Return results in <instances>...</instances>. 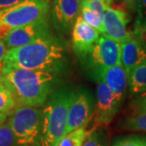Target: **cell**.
<instances>
[{
  "label": "cell",
  "instance_id": "cell-1",
  "mask_svg": "<svg viewBox=\"0 0 146 146\" xmlns=\"http://www.w3.org/2000/svg\"><path fill=\"white\" fill-rule=\"evenodd\" d=\"M54 80L55 75L51 72L3 66L0 82L12 94L16 107L38 108L53 92Z\"/></svg>",
  "mask_w": 146,
  "mask_h": 146
},
{
  "label": "cell",
  "instance_id": "cell-2",
  "mask_svg": "<svg viewBox=\"0 0 146 146\" xmlns=\"http://www.w3.org/2000/svg\"><path fill=\"white\" fill-rule=\"evenodd\" d=\"M64 60V48L59 40L49 34L29 45L9 49L3 67L55 72Z\"/></svg>",
  "mask_w": 146,
  "mask_h": 146
},
{
  "label": "cell",
  "instance_id": "cell-3",
  "mask_svg": "<svg viewBox=\"0 0 146 146\" xmlns=\"http://www.w3.org/2000/svg\"><path fill=\"white\" fill-rule=\"evenodd\" d=\"M76 93L63 88L52 92L43 109L42 136L39 146H57L64 136L69 107Z\"/></svg>",
  "mask_w": 146,
  "mask_h": 146
},
{
  "label": "cell",
  "instance_id": "cell-4",
  "mask_svg": "<svg viewBox=\"0 0 146 146\" xmlns=\"http://www.w3.org/2000/svg\"><path fill=\"white\" fill-rule=\"evenodd\" d=\"M42 117L43 109L16 107L8 119L16 136V146H39Z\"/></svg>",
  "mask_w": 146,
  "mask_h": 146
},
{
  "label": "cell",
  "instance_id": "cell-5",
  "mask_svg": "<svg viewBox=\"0 0 146 146\" xmlns=\"http://www.w3.org/2000/svg\"><path fill=\"white\" fill-rule=\"evenodd\" d=\"M51 0H22L18 4L0 11V23L12 29L47 18Z\"/></svg>",
  "mask_w": 146,
  "mask_h": 146
},
{
  "label": "cell",
  "instance_id": "cell-6",
  "mask_svg": "<svg viewBox=\"0 0 146 146\" xmlns=\"http://www.w3.org/2000/svg\"><path fill=\"white\" fill-rule=\"evenodd\" d=\"M85 59L94 72L122 63L121 43L102 34Z\"/></svg>",
  "mask_w": 146,
  "mask_h": 146
},
{
  "label": "cell",
  "instance_id": "cell-7",
  "mask_svg": "<svg viewBox=\"0 0 146 146\" xmlns=\"http://www.w3.org/2000/svg\"><path fill=\"white\" fill-rule=\"evenodd\" d=\"M94 112V99L89 90H78L69 107L65 134L85 127Z\"/></svg>",
  "mask_w": 146,
  "mask_h": 146
},
{
  "label": "cell",
  "instance_id": "cell-8",
  "mask_svg": "<svg viewBox=\"0 0 146 146\" xmlns=\"http://www.w3.org/2000/svg\"><path fill=\"white\" fill-rule=\"evenodd\" d=\"M49 34H50V25L46 18L25 26L12 29L4 42L9 50L29 45Z\"/></svg>",
  "mask_w": 146,
  "mask_h": 146
},
{
  "label": "cell",
  "instance_id": "cell-9",
  "mask_svg": "<svg viewBox=\"0 0 146 146\" xmlns=\"http://www.w3.org/2000/svg\"><path fill=\"white\" fill-rule=\"evenodd\" d=\"M120 105L106 84L98 80L97 105L93 115L95 123L97 125L108 124L118 113Z\"/></svg>",
  "mask_w": 146,
  "mask_h": 146
},
{
  "label": "cell",
  "instance_id": "cell-10",
  "mask_svg": "<svg viewBox=\"0 0 146 146\" xmlns=\"http://www.w3.org/2000/svg\"><path fill=\"white\" fill-rule=\"evenodd\" d=\"M101 33L84 22L78 16L72 28V42L75 53L80 58H86L96 42L98 41Z\"/></svg>",
  "mask_w": 146,
  "mask_h": 146
},
{
  "label": "cell",
  "instance_id": "cell-11",
  "mask_svg": "<svg viewBox=\"0 0 146 146\" xmlns=\"http://www.w3.org/2000/svg\"><path fill=\"white\" fill-rule=\"evenodd\" d=\"M128 22L129 19L126 12L110 7L106 11L103 17V35L120 43L129 40L133 36L127 30Z\"/></svg>",
  "mask_w": 146,
  "mask_h": 146
},
{
  "label": "cell",
  "instance_id": "cell-12",
  "mask_svg": "<svg viewBox=\"0 0 146 146\" xmlns=\"http://www.w3.org/2000/svg\"><path fill=\"white\" fill-rule=\"evenodd\" d=\"M96 79L106 84L115 94L116 99L121 103L128 85V76L122 63L111 68L102 69L94 72Z\"/></svg>",
  "mask_w": 146,
  "mask_h": 146
},
{
  "label": "cell",
  "instance_id": "cell-13",
  "mask_svg": "<svg viewBox=\"0 0 146 146\" xmlns=\"http://www.w3.org/2000/svg\"><path fill=\"white\" fill-rule=\"evenodd\" d=\"M81 0H53L52 19L54 25L68 30L78 18Z\"/></svg>",
  "mask_w": 146,
  "mask_h": 146
},
{
  "label": "cell",
  "instance_id": "cell-14",
  "mask_svg": "<svg viewBox=\"0 0 146 146\" xmlns=\"http://www.w3.org/2000/svg\"><path fill=\"white\" fill-rule=\"evenodd\" d=\"M146 60V45L133 36L121 43V63L127 76L131 72Z\"/></svg>",
  "mask_w": 146,
  "mask_h": 146
},
{
  "label": "cell",
  "instance_id": "cell-15",
  "mask_svg": "<svg viewBox=\"0 0 146 146\" xmlns=\"http://www.w3.org/2000/svg\"><path fill=\"white\" fill-rule=\"evenodd\" d=\"M128 86L131 95L146 92V60L134 68L128 76Z\"/></svg>",
  "mask_w": 146,
  "mask_h": 146
},
{
  "label": "cell",
  "instance_id": "cell-16",
  "mask_svg": "<svg viewBox=\"0 0 146 146\" xmlns=\"http://www.w3.org/2000/svg\"><path fill=\"white\" fill-rule=\"evenodd\" d=\"M88 132L85 127H80L66 134L58 142L57 146H82Z\"/></svg>",
  "mask_w": 146,
  "mask_h": 146
},
{
  "label": "cell",
  "instance_id": "cell-17",
  "mask_svg": "<svg viewBox=\"0 0 146 146\" xmlns=\"http://www.w3.org/2000/svg\"><path fill=\"white\" fill-rule=\"evenodd\" d=\"M16 108V102L12 94L3 84H0V113L11 115Z\"/></svg>",
  "mask_w": 146,
  "mask_h": 146
},
{
  "label": "cell",
  "instance_id": "cell-18",
  "mask_svg": "<svg viewBox=\"0 0 146 146\" xmlns=\"http://www.w3.org/2000/svg\"><path fill=\"white\" fill-rule=\"evenodd\" d=\"M123 126L127 129L146 131V112L138 111L135 115L128 117Z\"/></svg>",
  "mask_w": 146,
  "mask_h": 146
},
{
  "label": "cell",
  "instance_id": "cell-19",
  "mask_svg": "<svg viewBox=\"0 0 146 146\" xmlns=\"http://www.w3.org/2000/svg\"><path fill=\"white\" fill-rule=\"evenodd\" d=\"M81 9V17L84 22H86L91 27L96 29L97 30L103 34L104 33V27H103V20L97 16L93 11L88 9L87 7H80Z\"/></svg>",
  "mask_w": 146,
  "mask_h": 146
},
{
  "label": "cell",
  "instance_id": "cell-20",
  "mask_svg": "<svg viewBox=\"0 0 146 146\" xmlns=\"http://www.w3.org/2000/svg\"><path fill=\"white\" fill-rule=\"evenodd\" d=\"M0 146H16V136L9 120L0 126Z\"/></svg>",
  "mask_w": 146,
  "mask_h": 146
},
{
  "label": "cell",
  "instance_id": "cell-21",
  "mask_svg": "<svg viewBox=\"0 0 146 146\" xmlns=\"http://www.w3.org/2000/svg\"><path fill=\"white\" fill-rule=\"evenodd\" d=\"M80 7H87L88 9L93 11L102 20H103L106 11L108 7H110L109 5L98 0H81Z\"/></svg>",
  "mask_w": 146,
  "mask_h": 146
},
{
  "label": "cell",
  "instance_id": "cell-22",
  "mask_svg": "<svg viewBox=\"0 0 146 146\" xmlns=\"http://www.w3.org/2000/svg\"><path fill=\"white\" fill-rule=\"evenodd\" d=\"M113 146H146V136H131L120 139Z\"/></svg>",
  "mask_w": 146,
  "mask_h": 146
},
{
  "label": "cell",
  "instance_id": "cell-23",
  "mask_svg": "<svg viewBox=\"0 0 146 146\" xmlns=\"http://www.w3.org/2000/svg\"><path fill=\"white\" fill-rule=\"evenodd\" d=\"M82 146H105V141L98 131H93L88 132Z\"/></svg>",
  "mask_w": 146,
  "mask_h": 146
},
{
  "label": "cell",
  "instance_id": "cell-24",
  "mask_svg": "<svg viewBox=\"0 0 146 146\" xmlns=\"http://www.w3.org/2000/svg\"><path fill=\"white\" fill-rule=\"evenodd\" d=\"M135 34L138 39L146 45V19L138 20L135 28Z\"/></svg>",
  "mask_w": 146,
  "mask_h": 146
},
{
  "label": "cell",
  "instance_id": "cell-25",
  "mask_svg": "<svg viewBox=\"0 0 146 146\" xmlns=\"http://www.w3.org/2000/svg\"><path fill=\"white\" fill-rule=\"evenodd\" d=\"M136 106L139 109V111L146 112V92L140 95V97L136 99Z\"/></svg>",
  "mask_w": 146,
  "mask_h": 146
},
{
  "label": "cell",
  "instance_id": "cell-26",
  "mask_svg": "<svg viewBox=\"0 0 146 146\" xmlns=\"http://www.w3.org/2000/svg\"><path fill=\"white\" fill-rule=\"evenodd\" d=\"M22 0H0V11L18 4Z\"/></svg>",
  "mask_w": 146,
  "mask_h": 146
},
{
  "label": "cell",
  "instance_id": "cell-27",
  "mask_svg": "<svg viewBox=\"0 0 146 146\" xmlns=\"http://www.w3.org/2000/svg\"><path fill=\"white\" fill-rule=\"evenodd\" d=\"M11 29H12V28H11L10 26L0 23V39L4 40L6 37L8 36Z\"/></svg>",
  "mask_w": 146,
  "mask_h": 146
},
{
  "label": "cell",
  "instance_id": "cell-28",
  "mask_svg": "<svg viewBox=\"0 0 146 146\" xmlns=\"http://www.w3.org/2000/svg\"><path fill=\"white\" fill-rule=\"evenodd\" d=\"M7 50H8V48L7 47L4 40L0 39V63L3 62L4 58L7 53Z\"/></svg>",
  "mask_w": 146,
  "mask_h": 146
},
{
  "label": "cell",
  "instance_id": "cell-29",
  "mask_svg": "<svg viewBox=\"0 0 146 146\" xmlns=\"http://www.w3.org/2000/svg\"><path fill=\"white\" fill-rule=\"evenodd\" d=\"M139 9L141 11V14H145L146 0H140V3H139Z\"/></svg>",
  "mask_w": 146,
  "mask_h": 146
},
{
  "label": "cell",
  "instance_id": "cell-30",
  "mask_svg": "<svg viewBox=\"0 0 146 146\" xmlns=\"http://www.w3.org/2000/svg\"><path fill=\"white\" fill-rule=\"evenodd\" d=\"M8 115H6V114H3V113H0V126L2 125L3 123H4L7 120V118Z\"/></svg>",
  "mask_w": 146,
  "mask_h": 146
},
{
  "label": "cell",
  "instance_id": "cell-31",
  "mask_svg": "<svg viewBox=\"0 0 146 146\" xmlns=\"http://www.w3.org/2000/svg\"><path fill=\"white\" fill-rule=\"evenodd\" d=\"M98 1H102V2H103L105 3H106L107 5L110 6V4H111V3H112L113 0H98Z\"/></svg>",
  "mask_w": 146,
  "mask_h": 146
},
{
  "label": "cell",
  "instance_id": "cell-32",
  "mask_svg": "<svg viewBox=\"0 0 146 146\" xmlns=\"http://www.w3.org/2000/svg\"><path fill=\"white\" fill-rule=\"evenodd\" d=\"M3 66V63H0V79H1V74H2ZM0 84H1V82H0Z\"/></svg>",
  "mask_w": 146,
  "mask_h": 146
}]
</instances>
